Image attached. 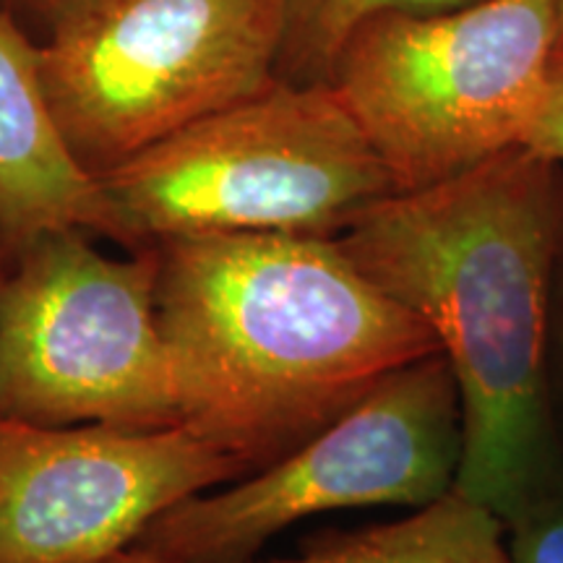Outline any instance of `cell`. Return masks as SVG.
<instances>
[{"mask_svg":"<svg viewBox=\"0 0 563 563\" xmlns=\"http://www.w3.org/2000/svg\"><path fill=\"white\" fill-rule=\"evenodd\" d=\"M97 186L110 241L129 251L228 232L336 238L394 194L340 91L287 79L175 131Z\"/></svg>","mask_w":563,"mask_h":563,"instance_id":"3","label":"cell"},{"mask_svg":"<svg viewBox=\"0 0 563 563\" xmlns=\"http://www.w3.org/2000/svg\"><path fill=\"white\" fill-rule=\"evenodd\" d=\"M555 24H559V47H563V0H555Z\"/></svg>","mask_w":563,"mask_h":563,"instance_id":"15","label":"cell"},{"mask_svg":"<svg viewBox=\"0 0 563 563\" xmlns=\"http://www.w3.org/2000/svg\"><path fill=\"white\" fill-rule=\"evenodd\" d=\"M460 456V391L435 352L394 371L313 439L243 483L159 514L131 548L170 561H249L313 514L431 504L454 488Z\"/></svg>","mask_w":563,"mask_h":563,"instance_id":"7","label":"cell"},{"mask_svg":"<svg viewBox=\"0 0 563 563\" xmlns=\"http://www.w3.org/2000/svg\"><path fill=\"white\" fill-rule=\"evenodd\" d=\"M249 467L191 428L0 420V563H102Z\"/></svg>","mask_w":563,"mask_h":563,"instance_id":"8","label":"cell"},{"mask_svg":"<svg viewBox=\"0 0 563 563\" xmlns=\"http://www.w3.org/2000/svg\"><path fill=\"white\" fill-rule=\"evenodd\" d=\"M102 563H191L125 548ZM232 563H509L501 517L452 488L410 517L308 540L298 559Z\"/></svg>","mask_w":563,"mask_h":563,"instance_id":"10","label":"cell"},{"mask_svg":"<svg viewBox=\"0 0 563 563\" xmlns=\"http://www.w3.org/2000/svg\"><path fill=\"white\" fill-rule=\"evenodd\" d=\"M60 228L110 241V211L47 108L40 40L0 5V264Z\"/></svg>","mask_w":563,"mask_h":563,"instance_id":"9","label":"cell"},{"mask_svg":"<svg viewBox=\"0 0 563 563\" xmlns=\"http://www.w3.org/2000/svg\"><path fill=\"white\" fill-rule=\"evenodd\" d=\"M470 0H282L277 76L287 81H329L336 58L365 21L394 11H441Z\"/></svg>","mask_w":563,"mask_h":563,"instance_id":"11","label":"cell"},{"mask_svg":"<svg viewBox=\"0 0 563 563\" xmlns=\"http://www.w3.org/2000/svg\"><path fill=\"white\" fill-rule=\"evenodd\" d=\"M282 0H91L40 40L47 108L91 178L277 81Z\"/></svg>","mask_w":563,"mask_h":563,"instance_id":"5","label":"cell"},{"mask_svg":"<svg viewBox=\"0 0 563 563\" xmlns=\"http://www.w3.org/2000/svg\"><path fill=\"white\" fill-rule=\"evenodd\" d=\"M373 285L431 329L454 373V488L511 517L561 481L545 386L563 167L514 146L454 178L397 191L336 235Z\"/></svg>","mask_w":563,"mask_h":563,"instance_id":"1","label":"cell"},{"mask_svg":"<svg viewBox=\"0 0 563 563\" xmlns=\"http://www.w3.org/2000/svg\"><path fill=\"white\" fill-rule=\"evenodd\" d=\"M91 0H0L5 11L13 13V19L21 26H26L34 37L42 40L51 34L63 21L87 9Z\"/></svg>","mask_w":563,"mask_h":563,"instance_id":"14","label":"cell"},{"mask_svg":"<svg viewBox=\"0 0 563 563\" xmlns=\"http://www.w3.org/2000/svg\"><path fill=\"white\" fill-rule=\"evenodd\" d=\"M154 249L180 422L249 473L439 352L431 329L373 285L336 238L228 232Z\"/></svg>","mask_w":563,"mask_h":563,"instance_id":"2","label":"cell"},{"mask_svg":"<svg viewBox=\"0 0 563 563\" xmlns=\"http://www.w3.org/2000/svg\"><path fill=\"white\" fill-rule=\"evenodd\" d=\"M525 146L563 167V47H559L548 70L543 104L534 118Z\"/></svg>","mask_w":563,"mask_h":563,"instance_id":"13","label":"cell"},{"mask_svg":"<svg viewBox=\"0 0 563 563\" xmlns=\"http://www.w3.org/2000/svg\"><path fill=\"white\" fill-rule=\"evenodd\" d=\"M509 563H563V481L504 519Z\"/></svg>","mask_w":563,"mask_h":563,"instance_id":"12","label":"cell"},{"mask_svg":"<svg viewBox=\"0 0 563 563\" xmlns=\"http://www.w3.org/2000/svg\"><path fill=\"white\" fill-rule=\"evenodd\" d=\"M79 228L0 264V420L154 431L180 422L157 249L112 258Z\"/></svg>","mask_w":563,"mask_h":563,"instance_id":"6","label":"cell"},{"mask_svg":"<svg viewBox=\"0 0 563 563\" xmlns=\"http://www.w3.org/2000/svg\"><path fill=\"white\" fill-rule=\"evenodd\" d=\"M559 51L555 0L394 11L357 30L329 84L391 175L394 194L525 146Z\"/></svg>","mask_w":563,"mask_h":563,"instance_id":"4","label":"cell"}]
</instances>
